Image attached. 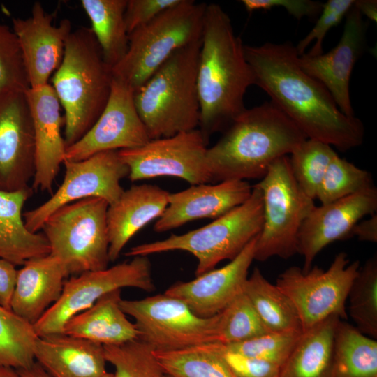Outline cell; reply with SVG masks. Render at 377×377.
Wrapping results in <instances>:
<instances>
[{
	"label": "cell",
	"instance_id": "obj_32",
	"mask_svg": "<svg viewBox=\"0 0 377 377\" xmlns=\"http://www.w3.org/2000/svg\"><path fill=\"white\" fill-rule=\"evenodd\" d=\"M223 347L211 342L154 354L165 374L173 377H237L223 356Z\"/></svg>",
	"mask_w": 377,
	"mask_h": 377
},
{
	"label": "cell",
	"instance_id": "obj_34",
	"mask_svg": "<svg viewBox=\"0 0 377 377\" xmlns=\"http://www.w3.org/2000/svg\"><path fill=\"white\" fill-rule=\"evenodd\" d=\"M349 315L364 334L377 339V256L360 266L350 288Z\"/></svg>",
	"mask_w": 377,
	"mask_h": 377
},
{
	"label": "cell",
	"instance_id": "obj_6",
	"mask_svg": "<svg viewBox=\"0 0 377 377\" xmlns=\"http://www.w3.org/2000/svg\"><path fill=\"white\" fill-rule=\"evenodd\" d=\"M263 195L256 185L249 198L210 223L182 235L131 247L127 256H147L170 251H184L198 260L195 276L202 275L222 260L234 259L262 229Z\"/></svg>",
	"mask_w": 377,
	"mask_h": 377
},
{
	"label": "cell",
	"instance_id": "obj_33",
	"mask_svg": "<svg viewBox=\"0 0 377 377\" xmlns=\"http://www.w3.org/2000/svg\"><path fill=\"white\" fill-rule=\"evenodd\" d=\"M34 325L0 305V367L26 369L35 362Z\"/></svg>",
	"mask_w": 377,
	"mask_h": 377
},
{
	"label": "cell",
	"instance_id": "obj_10",
	"mask_svg": "<svg viewBox=\"0 0 377 377\" xmlns=\"http://www.w3.org/2000/svg\"><path fill=\"white\" fill-rule=\"evenodd\" d=\"M120 306L134 319L138 339L156 352L217 342L219 313L199 317L183 301L165 293L140 300L122 299Z\"/></svg>",
	"mask_w": 377,
	"mask_h": 377
},
{
	"label": "cell",
	"instance_id": "obj_15",
	"mask_svg": "<svg viewBox=\"0 0 377 377\" xmlns=\"http://www.w3.org/2000/svg\"><path fill=\"white\" fill-rule=\"evenodd\" d=\"M133 94L129 87L113 78L103 111L80 140L66 147L64 160L82 161L99 152L146 144L150 139L137 112Z\"/></svg>",
	"mask_w": 377,
	"mask_h": 377
},
{
	"label": "cell",
	"instance_id": "obj_16",
	"mask_svg": "<svg viewBox=\"0 0 377 377\" xmlns=\"http://www.w3.org/2000/svg\"><path fill=\"white\" fill-rule=\"evenodd\" d=\"M35 172L32 118L25 92L0 95V189L30 186Z\"/></svg>",
	"mask_w": 377,
	"mask_h": 377
},
{
	"label": "cell",
	"instance_id": "obj_39",
	"mask_svg": "<svg viewBox=\"0 0 377 377\" xmlns=\"http://www.w3.org/2000/svg\"><path fill=\"white\" fill-rule=\"evenodd\" d=\"M29 88L17 38L12 28L0 24V95Z\"/></svg>",
	"mask_w": 377,
	"mask_h": 377
},
{
	"label": "cell",
	"instance_id": "obj_44",
	"mask_svg": "<svg viewBox=\"0 0 377 377\" xmlns=\"http://www.w3.org/2000/svg\"><path fill=\"white\" fill-rule=\"evenodd\" d=\"M241 2L249 13L283 7L297 20L304 17L316 16L320 13L323 6L320 2L309 0H242Z\"/></svg>",
	"mask_w": 377,
	"mask_h": 377
},
{
	"label": "cell",
	"instance_id": "obj_41",
	"mask_svg": "<svg viewBox=\"0 0 377 377\" xmlns=\"http://www.w3.org/2000/svg\"><path fill=\"white\" fill-rule=\"evenodd\" d=\"M354 0H329L323 4L320 15L309 33L301 40L295 49L299 56L304 54L306 47L315 40L307 54L316 56L323 53V43L326 34L337 26L353 7Z\"/></svg>",
	"mask_w": 377,
	"mask_h": 377
},
{
	"label": "cell",
	"instance_id": "obj_23",
	"mask_svg": "<svg viewBox=\"0 0 377 377\" xmlns=\"http://www.w3.org/2000/svg\"><path fill=\"white\" fill-rule=\"evenodd\" d=\"M169 193L155 185H133L108 205L106 220L110 262L119 258L136 232L162 215L168 206Z\"/></svg>",
	"mask_w": 377,
	"mask_h": 377
},
{
	"label": "cell",
	"instance_id": "obj_20",
	"mask_svg": "<svg viewBox=\"0 0 377 377\" xmlns=\"http://www.w3.org/2000/svg\"><path fill=\"white\" fill-rule=\"evenodd\" d=\"M257 237L223 267L210 270L190 281L177 282L164 293L183 301L199 317L216 315L243 291L254 260Z\"/></svg>",
	"mask_w": 377,
	"mask_h": 377
},
{
	"label": "cell",
	"instance_id": "obj_5",
	"mask_svg": "<svg viewBox=\"0 0 377 377\" xmlns=\"http://www.w3.org/2000/svg\"><path fill=\"white\" fill-rule=\"evenodd\" d=\"M201 39L174 52L133 98L150 140L196 129L200 122L197 73Z\"/></svg>",
	"mask_w": 377,
	"mask_h": 377
},
{
	"label": "cell",
	"instance_id": "obj_46",
	"mask_svg": "<svg viewBox=\"0 0 377 377\" xmlns=\"http://www.w3.org/2000/svg\"><path fill=\"white\" fill-rule=\"evenodd\" d=\"M352 236H356L359 240L364 242H377V215L374 214L369 218L360 221L353 227Z\"/></svg>",
	"mask_w": 377,
	"mask_h": 377
},
{
	"label": "cell",
	"instance_id": "obj_13",
	"mask_svg": "<svg viewBox=\"0 0 377 377\" xmlns=\"http://www.w3.org/2000/svg\"><path fill=\"white\" fill-rule=\"evenodd\" d=\"M118 151L99 152L82 161L64 160L65 175L56 192L46 202L23 214L27 229L37 232L54 211L82 199L100 198L109 205L117 201L124 191L120 182L129 175Z\"/></svg>",
	"mask_w": 377,
	"mask_h": 377
},
{
	"label": "cell",
	"instance_id": "obj_11",
	"mask_svg": "<svg viewBox=\"0 0 377 377\" xmlns=\"http://www.w3.org/2000/svg\"><path fill=\"white\" fill-rule=\"evenodd\" d=\"M360 263H350L345 252L337 253L326 270L312 266L303 272L291 266L280 274L276 286L291 300L302 332L331 316L347 319L346 303Z\"/></svg>",
	"mask_w": 377,
	"mask_h": 377
},
{
	"label": "cell",
	"instance_id": "obj_14",
	"mask_svg": "<svg viewBox=\"0 0 377 377\" xmlns=\"http://www.w3.org/2000/svg\"><path fill=\"white\" fill-rule=\"evenodd\" d=\"M207 141L196 128L118 152L132 182L174 177L197 185L211 182L206 164Z\"/></svg>",
	"mask_w": 377,
	"mask_h": 377
},
{
	"label": "cell",
	"instance_id": "obj_51",
	"mask_svg": "<svg viewBox=\"0 0 377 377\" xmlns=\"http://www.w3.org/2000/svg\"><path fill=\"white\" fill-rule=\"evenodd\" d=\"M165 377H173V376H171L170 375H168V374H165Z\"/></svg>",
	"mask_w": 377,
	"mask_h": 377
},
{
	"label": "cell",
	"instance_id": "obj_21",
	"mask_svg": "<svg viewBox=\"0 0 377 377\" xmlns=\"http://www.w3.org/2000/svg\"><path fill=\"white\" fill-rule=\"evenodd\" d=\"M32 118L35 145V172L32 189L51 192L64 160L66 145L61 135V104L52 85L25 91Z\"/></svg>",
	"mask_w": 377,
	"mask_h": 377
},
{
	"label": "cell",
	"instance_id": "obj_42",
	"mask_svg": "<svg viewBox=\"0 0 377 377\" xmlns=\"http://www.w3.org/2000/svg\"><path fill=\"white\" fill-rule=\"evenodd\" d=\"M180 0H127L124 20L129 34L142 27Z\"/></svg>",
	"mask_w": 377,
	"mask_h": 377
},
{
	"label": "cell",
	"instance_id": "obj_22",
	"mask_svg": "<svg viewBox=\"0 0 377 377\" xmlns=\"http://www.w3.org/2000/svg\"><path fill=\"white\" fill-rule=\"evenodd\" d=\"M252 186L247 181L228 180L215 184L192 185L169 193L168 203L154 226L156 232L168 231L199 219H217L245 202Z\"/></svg>",
	"mask_w": 377,
	"mask_h": 377
},
{
	"label": "cell",
	"instance_id": "obj_28",
	"mask_svg": "<svg viewBox=\"0 0 377 377\" xmlns=\"http://www.w3.org/2000/svg\"><path fill=\"white\" fill-rule=\"evenodd\" d=\"M340 320L331 316L303 331L280 377H332L334 332Z\"/></svg>",
	"mask_w": 377,
	"mask_h": 377
},
{
	"label": "cell",
	"instance_id": "obj_36",
	"mask_svg": "<svg viewBox=\"0 0 377 377\" xmlns=\"http://www.w3.org/2000/svg\"><path fill=\"white\" fill-rule=\"evenodd\" d=\"M217 342L228 345L268 332L244 291L219 313Z\"/></svg>",
	"mask_w": 377,
	"mask_h": 377
},
{
	"label": "cell",
	"instance_id": "obj_12",
	"mask_svg": "<svg viewBox=\"0 0 377 377\" xmlns=\"http://www.w3.org/2000/svg\"><path fill=\"white\" fill-rule=\"evenodd\" d=\"M125 287L154 290L147 256H135L130 261L66 280L59 300L34 325L36 334L43 337L61 333L71 318L89 308L106 293Z\"/></svg>",
	"mask_w": 377,
	"mask_h": 377
},
{
	"label": "cell",
	"instance_id": "obj_47",
	"mask_svg": "<svg viewBox=\"0 0 377 377\" xmlns=\"http://www.w3.org/2000/svg\"><path fill=\"white\" fill-rule=\"evenodd\" d=\"M354 7L360 13L368 19L376 22L377 21V1L375 0L355 1Z\"/></svg>",
	"mask_w": 377,
	"mask_h": 377
},
{
	"label": "cell",
	"instance_id": "obj_40",
	"mask_svg": "<svg viewBox=\"0 0 377 377\" xmlns=\"http://www.w3.org/2000/svg\"><path fill=\"white\" fill-rule=\"evenodd\" d=\"M301 333L268 332L244 341L224 345V347L229 351L282 367Z\"/></svg>",
	"mask_w": 377,
	"mask_h": 377
},
{
	"label": "cell",
	"instance_id": "obj_9",
	"mask_svg": "<svg viewBox=\"0 0 377 377\" xmlns=\"http://www.w3.org/2000/svg\"><path fill=\"white\" fill-rule=\"evenodd\" d=\"M261 190L263 223L257 237L254 260L297 253V237L303 221L315 206L295 180L288 156L274 161L256 184Z\"/></svg>",
	"mask_w": 377,
	"mask_h": 377
},
{
	"label": "cell",
	"instance_id": "obj_1",
	"mask_svg": "<svg viewBox=\"0 0 377 377\" xmlns=\"http://www.w3.org/2000/svg\"><path fill=\"white\" fill-rule=\"evenodd\" d=\"M244 52L253 76V84L263 89L271 102L304 134L346 151L363 142L361 121L343 114L317 80L298 63V53L290 42L244 45Z\"/></svg>",
	"mask_w": 377,
	"mask_h": 377
},
{
	"label": "cell",
	"instance_id": "obj_3",
	"mask_svg": "<svg viewBox=\"0 0 377 377\" xmlns=\"http://www.w3.org/2000/svg\"><path fill=\"white\" fill-rule=\"evenodd\" d=\"M306 139L272 102L246 109L206 152L211 182L262 179L270 165Z\"/></svg>",
	"mask_w": 377,
	"mask_h": 377
},
{
	"label": "cell",
	"instance_id": "obj_8",
	"mask_svg": "<svg viewBox=\"0 0 377 377\" xmlns=\"http://www.w3.org/2000/svg\"><path fill=\"white\" fill-rule=\"evenodd\" d=\"M100 198H87L61 207L45 221L41 230L51 255L68 276L104 269L110 262L107 210Z\"/></svg>",
	"mask_w": 377,
	"mask_h": 377
},
{
	"label": "cell",
	"instance_id": "obj_17",
	"mask_svg": "<svg viewBox=\"0 0 377 377\" xmlns=\"http://www.w3.org/2000/svg\"><path fill=\"white\" fill-rule=\"evenodd\" d=\"M377 210V189L367 190L334 202L315 205L303 221L297 237V253L304 257L307 272L321 250L328 244L352 236L353 227Z\"/></svg>",
	"mask_w": 377,
	"mask_h": 377
},
{
	"label": "cell",
	"instance_id": "obj_50",
	"mask_svg": "<svg viewBox=\"0 0 377 377\" xmlns=\"http://www.w3.org/2000/svg\"><path fill=\"white\" fill-rule=\"evenodd\" d=\"M100 377H114V374L112 373H109V372H105V374H103L102 376H101Z\"/></svg>",
	"mask_w": 377,
	"mask_h": 377
},
{
	"label": "cell",
	"instance_id": "obj_24",
	"mask_svg": "<svg viewBox=\"0 0 377 377\" xmlns=\"http://www.w3.org/2000/svg\"><path fill=\"white\" fill-rule=\"evenodd\" d=\"M17 270L11 310L34 325L60 297L68 276L63 265L49 254L25 263Z\"/></svg>",
	"mask_w": 377,
	"mask_h": 377
},
{
	"label": "cell",
	"instance_id": "obj_49",
	"mask_svg": "<svg viewBox=\"0 0 377 377\" xmlns=\"http://www.w3.org/2000/svg\"><path fill=\"white\" fill-rule=\"evenodd\" d=\"M0 377H22L16 369L11 367H0Z\"/></svg>",
	"mask_w": 377,
	"mask_h": 377
},
{
	"label": "cell",
	"instance_id": "obj_35",
	"mask_svg": "<svg viewBox=\"0 0 377 377\" xmlns=\"http://www.w3.org/2000/svg\"><path fill=\"white\" fill-rule=\"evenodd\" d=\"M337 153L332 146L306 138L290 154L293 174L302 190L314 200L327 166Z\"/></svg>",
	"mask_w": 377,
	"mask_h": 377
},
{
	"label": "cell",
	"instance_id": "obj_31",
	"mask_svg": "<svg viewBox=\"0 0 377 377\" xmlns=\"http://www.w3.org/2000/svg\"><path fill=\"white\" fill-rule=\"evenodd\" d=\"M332 377H377V341L340 320L334 338Z\"/></svg>",
	"mask_w": 377,
	"mask_h": 377
},
{
	"label": "cell",
	"instance_id": "obj_7",
	"mask_svg": "<svg viewBox=\"0 0 377 377\" xmlns=\"http://www.w3.org/2000/svg\"><path fill=\"white\" fill-rule=\"evenodd\" d=\"M206 3L180 1L128 34V46L113 78L138 89L177 50L202 38Z\"/></svg>",
	"mask_w": 377,
	"mask_h": 377
},
{
	"label": "cell",
	"instance_id": "obj_18",
	"mask_svg": "<svg viewBox=\"0 0 377 377\" xmlns=\"http://www.w3.org/2000/svg\"><path fill=\"white\" fill-rule=\"evenodd\" d=\"M53 20L54 15L47 13L39 1L34 3L30 17L12 20L30 88L47 84L61 63L72 25L68 19L62 20L58 26Z\"/></svg>",
	"mask_w": 377,
	"mask_h": 377
},
{
	"label": "cell",
	"instance_id": "obj_25",
	"mask_svg": "<svg viewBox=\"0 0 377 377\" xmlns=\"http://www.w3.org/2000/svg\"><path fill=\"white\" fill-rule=\"evenodd\" d=\"M34 358L52 377H100L106 372L103 345L64 333L38 337Z\"/></svg>",
	"mask_w": 377,
	"mask_h": 377
},
{
	"label": "cell",
	"instance_id": "obj_19",
	"mask_svg": "<svg viewBox=\"0 0 377 377\" xmlns=\"http://www.w3.org/2000/svg\"><path fill=\"white\" fill-rule=\"evenodd\" d=\"M366 22L353 7L346 15L341 38L336 47L327 53L299 56L300 68L317 80L329 91L340 111L353 117L354 111L349 94V82L354 65L363 52Z\"/></svg>",
	"mask_w": 377,
	"mask_h": 377
},
{
	"label": "cell",
	"instance_id": "obj_4",
	"mask_svg": "<svg viewBox=\"0 0 377 377\" xmlns=\"http://www.w3.org/2000/svg\"><path fill=\"white\" fill-rule=\"evenodd\" d=\"M52 88L64 110L66 147L80 140L103 111L111 92L112 68L90 28L72 31Z\"/></svg>",
	"mask_w": 377,
	"mask_h": 377
},
{
	"label": "cell",
	"instance_id": "obj_45",
	"mask_svg": "<svg viewBox=\"0 0 377 377\" xmlns=\"http://www.w3.org/2000/svg\"><path fill=\"white\" fill-rule=\"evenodd\" d=\"M17 273L13 264L0 258V305L10 310Z\"/></svg>",
	"mask_w": 377,
	"mask_h": 377
},
{
	"label": "cell",
	"instance_id": "obj_37",
	"mask_svg": "<svg viewBox=\"0 0 377 377\" xmlns=\"http://www.w3.org/2000/svg\"><path fill=\"white\" fill-rule=\"evenodd\" d=\"M103 348L107 362L115 369L114 377L165 376L153 348L139 339Z\"/></svg>",
	"mask_w": 377,
	"mask_h": 377
},
{
	"label": "cell",
	"instance_id": "obj_30",
	"mask_svg": "<svg viewBox=\"0 0 377 377\" xmlns=\"http://www.w3.org/2000/svg\"><path fill=\"white\" fill-rule=\"evenodd\" d=\"M126 3L127 0L81 1L103 59L112 68L128 50V34L124 20Z\"/></svg>",
	"mask_w": 377,
	"mask_h": 377
},
{
	"label": "cell",
	"instance_id": "obj_27",
	"mask_svg": "<svg viewBox=\"0 0 377 377\" xmlns=\"http://www.w3.org/2000/svg\"><path fill=\"white\" fill-rule=\"evenodd\" d=\"M121 289L110 291L92 306L71 318L61 333L105 345L121 344L138 338L134 323L120 306Z\"/></svg>",
	"mask_w": 377,
	"mask_h": 377
},
{
	"label": "cell",
	"instance_id": "obj_29",
	"mask_svg": "<svg viewBox=\"0 0 377 377\" xmlns=\"http://www.w3.org/2000/svg\"><path fill=\"white\" fill-rule=\"evenodd\" d=\"M269 332H302V324L291 300L255 267L243 289Z\"/></svg>",
	"mask_w": 377,
	"mask_h": 377
},
{
	"label": "cell",
	"instance_id": "obj_38",
	"mask_svg": "<svg viewBox=\"0 0 377 377\" xmlns=\"http://www.w3.org/2000/svg\"><path fill=\"white\" fill-rule=\"evenodd\" d=\"M371 174L336 154L318 188L316 198L327 204L374 187Z\"/></svg>",
	"mask_w": 377,
	"mask_h": 377
},
{
	"label": "cell",
	"instance_id": "obj_2",
	"mask_svg": "<svg viewBox=\"0 0 377 377\" xmlns=\"http://www.w3.org/2000/svg\"><path fill=\"white\" fill-rule=\"evenodd\" d=\"M244 45L228 14L216 3L207 4L199 54L197 87L200 131L209 136L229 125L245 110L244 97L253 84Z\"/></svg>",
	"mask_w": 377,
	"mask_h": 377
},
{
	"label": "cell",
	"instance_id": "obj_48",
	"mask_svg": "<svg viewBox=\"0 0 377 377\" xmlns=\"http://www.w3.org/2000/svg\"><path fill=\"white\" fill-rule=\"evenodd\" d=\"M22 377H52L38 362L26 369H16Z\"/></svg>",
	"mask_w": 377,
	"mask_h": 377
},
{
	"label": "cell",
	"instance_id": "obj_43",
	"mask_svg": "<svg viewBox=\"0 0 377 377\" xmlns=\"http://www.w3.org/2000/svg\"><path fill=\"white\" fill-rule=\"evenodd\" d=\"M223 356L237 377H280V366L229 351L224 345Z\"/></svg>",
	"mask_w": 377,
	"mask_h": 377
},
{
	"label": "cell",
	"instance_id": "obj_26",
	"mask_svg": "<svg viewBox=\"0 0 377 377\" xmlns=\"http://www.w3.org/2000/svg\"><path fill=\"white\" fill-rule=\"evenodd\" d=\"M32 193L31 186L14 191L0 189V258L15 266L50 253L43 233L32 232L24 224L22 211Z\"/></svg>",
	"mask_w": 377,
	"mask_h": 377
}]
</instances>
